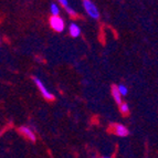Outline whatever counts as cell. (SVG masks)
Instances as JSON below:
<instances>
[{
  "mask_svg": "<svg viewBox=\"0 0 158 158\" xmlns=\"http://www.w3.org/2000/svg\"><path fill=\"white\" fill-rule=\"evenodd\" d=\"M32 81L34 82V84L37 85V87L39 89L40 93L42 94V96L45 98V100H48V101H53L54 98H54V95H53L52 93L48 91V89L45 87L44 83H43L42 80H41V79H39L38 77H32Z\"/></svg>",
  "mask_w": 158,
  "mask_h": 158,
  "instance_id": "6da1fadb",
  "label": "cell"
},
{
  "mask_svg": "<svg viewBox=\"0 0 158 158\" xmlns=\"http://www.w3.org/2000/svg\"><path fill=\"white\" fill-rule=\"evenodd\" d=\"M83 8L92 19L98 20L100 18V11H98V7L95 6V3H93L91 0H83Z\"/></svg>",
  "mask_w": 158,
  "mask_h": 158,
  "instance_id": "7a4b0ae2",
  "label": "cell"
},
{
  "mask_svg": "<svg viewBox=\"0 0 158 158\" xmlns=\"http://www.w3.org/2000/svg\"><path fill=\"white\" fill-rule=\"evenodd\" d=\"M49 23H50L51 29L54 30L56 32H63L64 28H65V22L61 17H51L50 20H49Z\"/></svg>",
  "mask_w": 158,
  "mask_h": 158,
  "instance_id": "3957f363",
  "label": "cell"
},
{
  "mask_svg": "<svg viewBox=\"0 0 158 158\" xmlns=\"http://www.w3.org/2000/svg\"><path fill=\"white\" fill-rule=\"evenodd\" d=\"M19 132H20V134L23 135L26 138H28L29 140H31V142H35V135H34L33 131H32L31 128H29L28 126H21L20 128H19Z\"/></svg>",
  "mask_w": 158,
  "mask_h": 158,
  "instance_id": "277c9868",
  "label": "cell"
},
{
  "mask_svg": "<svg viewBox=\"0 0 158 158\" xmlns=\"http://www.w3.org/2000/svg\"><path fill=\"white\" fill-rule=\"evenodd\" d=\"M114 131H115V134L117 136H121V137H126L127 135L129 134V131L125 125H122V124H114Z\"/></svg>",
  "mask_w": 158,
  "mask_h": 158,
  "instance_id": "5b68a950",
  "label": "cell"
},
{
  "mask_svg": "<svg viewBox=\"0 0 158 158\" xmlns=\"http://www.w3.org/2000/svg\"><path fill=\"white\" fill-rule=\"evenodd\" d=\"M111 92H112V96H113L116 104H117V105H121L123 102H122V94L118 90V86H117V85H112Z\"/></svg>",
  "mask_w": 158,
  "mask_h": 158,
  "instance_id": "8992f818",
  "label": "cell"
},
{
  "mask_svg": "<svg viewBox=\"0 0 158 158\" xmlns=\"http://www.w3.org/2000/svg\"><path fill=\"white\" fill-rule=\"evenodd\" d=\"M59 2H60V5L66 10V12L69 13V16H71V17H77V11L74 10L73 8H71V7H70L68 0H59Z\"/></svg>",
  "mask_w": 158,
  "mask_h": 158,
  "instance_id": "52a82bcc",
  "label": "cell"
},
{
  "mask_svg": "<svg viewBox=\"0 0 158 158\" xmlns=\"http://www.w3.org/2000/svg\"><path fill=\"white\" fill-rule=\"evenodd\" d=\"M69 32L72 38H77L81 34V28L77 23H71L69 27Z\"/></svg>",
  "mask_w": 158,
  "mask_h": 158,
  "instance_id": "ba28073f",
  "label": "cell"
},
{
  "mask_svg": "<svg viewBox=\"0 0 158 158\" xmlns=\"http://www.w3.org/2000/svg\"><path fill=\"white\" fill-rule=\"evenodd\" d=\"M50 12L52 17H58L60 16V8L56 3H51L50 6Z\"/></svg>",
  "mask_w": 158,
  "mask_h": 158,
  "instance_id": "9c48e42d",
  "label": "cell"
},
{
  "mask_svg": "<svg viewBox=\"0 0 158 158\" xmlns=\"http://www.w3.org/2000/svg\"><path fill=\"white\" fill-rule=\"evenodd\" d=\"M119 111H121L122 114H124V115H127V114L129 113V107L128 105H127L126 103H122L121 105H119Z\"/></svg>",
  "mask_w": 158,
  "mask_h": 158,
  "instance_id": "30bf717a",
  "label": "cell"
},
{
  "mask_svg": "<svg viewBox=\"0 0 158 158\" xmlns=\"http://www.w3.org/2000/svg\"><path fill=\"white\" fill-rule=\"evenodd\" d=\"M118 90H119V92H121L122 96H125V95H127V93H128V89H127L126 85H124V84H119Z\"/></svg>",
  "mask_w": 158,
  "mask_h": 158,
  "instance_id": "8fae6325",
  "label": "cell"
},
{
  "mask_svg": "<svg viewBox=\"0 0 158 158\" xmlns=\"http://www.w3.org/2000/svg\"><path fill=\"white\" fill-rule=\"evenodd\" d=\"M103 158H111V157H103Z\"/></svg>",
  "mask_w": 158,
  "mask_h": 158,
  "instance_id": "7c38bea8",
  "label": "cell"
}]
</instances>
